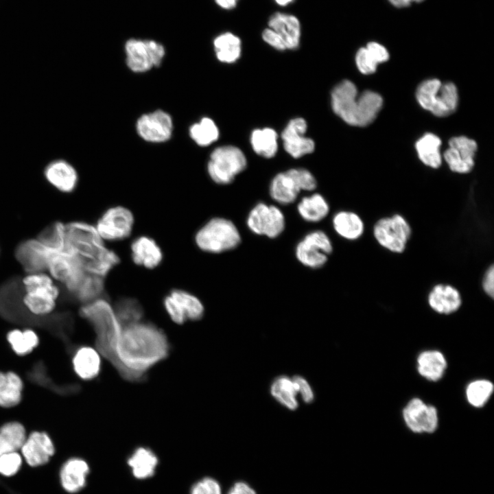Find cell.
<instances>
[{"label":"cell","instance_id":"28","mask_svg":"<svg viewBox=\"0 0 494 494\" xmlns=\"http://www.w3.org/2000/svg\"><path fill=\"white\" fill-rule=\"evenodd\" d=\"M127 462L136 478L145 479L154 475L158 459L150 448L139 447L128 458Z\"/></svg>","mask_w":494,"mask_h":494},{"label":"cell","instance_id":"27","mask_svg":"<svg viewBox=\"0 0 494 494\" xmlns=\"http://www.w3.org/2000/svg\"><path fill=\"white\" fill-rule=\"evenodd\" d=\"M89 467L86 461L74 458L67 461L60 471V480L63 488L69 493H76L86 484Z\"/></svg>","mask_w":494,"mask_h":494},{"label":"cell","instance_id":"29","mask_svg":"<svg viewBox=\"0 0 494 494\" xmlns=\"http://www.w3.org/2000/svg\"><path fill=\"white\" fill-rule=\"evenodd\" d=\"M332 223L336 232L348 240L357 239L364 231V224L362 218L351 211L338 212L333 216Z\"/></svg>","mask_w":494,"mask_h":494},{"label":"cell","instance_id":"52","mask_svg":"<svg viewBox=\"0 0 494 494\" xmlns=\"http://www.w3.org/2000/svg\"><path fill=\"white\" fill-rule=\"evenodd\" d=\"M390 2L396 7H406L410 3L408 0H389Z\"/></svg>","mask_w":494,"mask_h":494},{"label":"cell","instance_id":"32","mask_svg":"<svg viewBox=\"0 0 494 494\" xmlns=\"http://www.w3.org/2000/svg\"><path fill=\"white\" fill-rule=\"evenodd\" d=\"M24 426L16 421L8 422L0 427V457L21 449L25 438Z\"/></svg>","mask_w":494,"mask_h":494},{"label":"cell","instance_id":"48","mask_svg":"<svg viewBox=\"0 0 494 494\" xmlns=\"http://www.w3.org/2000/svg\"><path fill=\"white\" fill-rule=\"evenodd\" d=\"M366 48L378 64L386 62L389 58V54L386 49L377 43H369Z\"/></svg>","mask_w":494,"mask_h":494},{"label":"cell","instance_id":"4","mask_svg":"<svg viewBox=\"0 0 494 494\" xmlns=\"http://www.w3.org/2000/svg\"><path fill=\"white\" fill-rule=\"evenodd\" d=\"M331 98L333 112L353 126H366L372 123L383 105L382 97L378 93L365 91L359 94L355 85L347 80L333 88Z\"/></svg>","mask_w":494,"mask_h":494},{"label":"cell","instance_id":"35","mask_svg":"<svg viewBox=\"0 0 494 494\" xmlns=\"http://www.w3.org/2000/svg\"><path fill=\"white\" fill-rule=\"evenodd\" d=\"M297 209L301 217L305 221L317 222L328 215L329 206L322 196L314 193L304 197L298 204Z\"/></svg>","mask_w":494,"mask_h":494},{"label":"cell","instance_id":"43","mask_svg":"<svg viewBox=\"0 0 494 494\" xmlns=\"http://www.w3.org/2000/svg\"><path fill=\"white\" fill-rule=\"evenodd\" d=\"M22 463L21 455L16 451L4 454L0 457V473L10 476L16 473Z\"/></svg>","mask_w":494,"mask_h":494},{"label":"cell","instance_id":"12","mask_svg":"<svg viewBox=\"0 0 494 494\" xmlns=\"http://www.w3.org/2000/svg\"><path fill=\"white\" fill-rule=\"evenodd\" d=\"M412 233L409 223L401 215L379 220L373 227V234L380 246L392 252L401 253Z\"/></svg>","mask_w":494,"mask_h":494},{"label":"cell","instance_id":"49","mask_svg":"<svg viewBox=\"0 0 494 494\" xmlns=\"http://www.w3.org/2000/svg\"><path fill=\"white\" fill-rule=\"evenodd\" d=\"M482 288L484 292L493 298L494 296V267L491 265L486 270L482 280Z\"/></svg>","mask_w":494,"mask_h":494},{"label":"cell","instance_id":"17","mask_svg":"<svg viewBox=\"0 0 494 494\" xmlns=\"http://www.w3.org/2000/svg\"><path fill=\"white\" fill-rule=\"evenodd\" d=\"M477 144L473 139L460 136L451 138L444 158L450 169L459 174L471 172L474 165L473 158Z\"/></svg>","mask_w":494,"mask_h":494},{"label":"cell","instance_id":"10","mask_svg":"<svg viewBox=\"0 0 494 494\" xmlns=\"http://www.w3.org/2000/svg\"><path fill=\"white\" fill-rule=\"evenodd\" d=\"M246 165V158L239 148L233 145H224L212 152L207 171L215 183L227 185L244 170Z\"/></svg>","mask_w":494,"mask_h":494},{"label":"cell","instance_id":"37","mask_svg":"<svg viewBox=\"0 0 494 494\" xmlns=\"http://www.w3.org/2000/svg\"><path fill=\"white\" fill-rule=\"evenodd\" d=\"M113 307L122 327L141 321L144 314L143 306L133 297L119 298Z\"/></svg>","mask_w":494,"mask_h":494},{"label":"cell","instance_id":"2","mask_svg":"<svg viewBox=\"0 0 494 494\" xmlns=\"http://www.w3.org/2000/svg\"><path fill=\"white\" fill-rule=\"evenodd\" d=\"M64 250L86 272L105 279L121 261L119 255L99 235L94 224L84 221L66 224Z\"/></svg>","mask_w":494,"mask_h":494},{"label":"cell","instance_id":"1","mask_svg":"<svg viewBox=\"0 0 494 494\" xmlns=\"http://www.w3.org/2000/svg\"><path fill=\"white\" fill-rule=\"evenodd\" d=\"M170 344L164 331L142 320L122 327L117 346V357L128 374L130 382L142 381L147 371L164 360Z\"/></svg>","mask_w":494,"mask_h":494},{"label":"cell","instance_id":"50","mask_svg":"<svg viewBox=\"0 0 494 494\" xmlns=\"http://www.w3.org/2000/svg\"><path fill=\"white\" fill-rule=\"evenodd\" d=\"M227 494H257V493L248 483L238 481L230 488Z\"/></svg>","mask_w":494,"mask_h":494},{"label":"cell","instance_id":"19","mask_svg":"<svg viewBox=\"0 0 494 494\" xmlns=\"http://www.w3.org/2000/svg\"><path fill=\"white\" fill-rule=\"evenodd\" d=\"M407 426L416 433H432L438 426V414L434 406L425 404L419 399H412L403 411Z\"/></svg>","mask_w":494,"mask_h":494},{"label":"cell","instance_id":"47","mask_svg":"<svg viewBox=\"0 0 494 494\" xmlns=\"http://www.w3.org/2000/svg\"><path fill=\"white\" fill-rule=\"evenodd\" d=\"M262 38L266 43L277 50L283 51L286 49L281 37L269 27L263 31Z\"/></svg>","mask_w":494,"mask_h":494},{"label":"cell","instance_id":"15","mask_svg":"<svg viewBox=\"0 0 494 494\" xmlns=\"http://www.w3.org/2000/svg\"><path fill=\"white\" fill-rule=\"evenodd\" d=\"M247 225L254 233L269 238L278 237L285 228V217L277 207L258 203L250 211Z\"/></svg>","mask_w":494,"mask_h":494},{"label":"cell","instance_id":"51","mask_svg":"<svg viewBox=\"0 0 494 494\" xmlns=\"http://www.w3.org/2000/svg\"><path fill=\"white\" fill-rule=\"evenodd\" d=\"M238 0H215V3L220 8L225 10H231L234 8Z\"/></svg>","mask_w":494,"mask_h":494},{"label":"cell","instance_id":"30","mask_svg":"<svg viewBox=\"0 0 494 494\" xmlns=\"http://www.w3.org/2000/svg\"><path fill=\"white\" fill-rule=\"evenodd\" d=\"M23 384L15 373L0 372V406L11 408L21 400Z\"/></svg>","mask_w":494,"mask_h":494},{"label":"cell","instance_id":"53","mask_svg":"<svg viewBox=\"0 0 494 494\" xmlns=\"http://www.w3.org/2000/svg\"><path fill=\"white\" fill-rule=\"evenodd\" d=\"M279 5H287V4L292 2L294 0H274Z\"/></svg>","mask_w":494,"mask_h":494},{"label":"cell","instance_id":"22","mask_svg":"<svg viewBox=\"0 0 494 494\" xmlns=\"http://www.w3.org/2000/svg\"><path fill=\"white\" fill-rule=\"evenodd\" d=\"M21 450L26 462L30 466L36 467L48 462L55 449L46 433L36 431L26 437Z\"/></svg>","mask_w":494,"mask_h":494},{"label":"cell","instance_id":"33","mask_svg":"<svg viewBox=\"0 0 494 494\" xmlns=\"http://www.w3.org/2000/svg\"><path fill=\"white\" fill-rule=\"evenodd\" d=\"M213 46L216 57L220 62L233 63L241 56V40L233 33L225 32L217 36L214 39Z\"/></svg>","mask_w":494,"mask_h":494},{"label":"cell","instance_id":"5","mask_svg":"<svg viewBox=\"0 0 494 494\" xmlns=\"http://www.w3.org/2000/svg\"><path fill=\"white\" fill-rule=\"evenodd\" d=\"M22 303L33 315L51 313L60 295V288L47 272L26 273L21 280Z\"/></svg>","mask_w":494,"mask_h":494},{"label":"cell","instance_id":"38","mask_svg":"<svg viewBox=\"0 0 494 494\" xmlns=\"http://www.w3.org/2000/svg\"><path fill=\"white\" fill-rule=\"evenodd\" d=\"M277 134L270 128L256 129L250 136V143L256 154L264 158L274 156L277 152Z\"/></svg>","mask_w":494,"mask_h":494},{"label":"cell","instance_id":"34","mask_svg":"<svg viewBox=\"0 0 494 494\" xmlns=\"http://www.w3.org/2000/svg\"><path fill=\"white\" fill-rule=\"evenodd\" d=\"M270 394L280 404L290 410H295L298 406L296 385L292 379L287 376H279L274 379L270 386Z\"/></svg>","mask_w":494,"mask_h":494},{"label":"cell","instance_id":"45","mask_svg":"<svg viewBox=\"0 0 494 494\" xmlns=\"http://www.w3.org/2000/svg\"><path fill=\"white\" fill-rule=\"evenodd\" d=\"M191 494H222V489L216 480L207 477L193 485Z\"/></svg>","mask_w":494,"mask_h":494},{"label":"cell","instance_id":"6","mask_svg":"<svg viewBox=\"0 0 494 494\" xmlns=\"http://www.w3.org/2000/svg\"><path fill=\"white\" fill-rule=\"evenodd\" d=\"M194 243L208 253H221L236 248L241 242L238 229L233 222L224 217H213L196 232Z\"/></svg>","mask_w":494,"mask_h":494},{"label":"cell","instance_id":"41","mask_svg":"<svg viewBox=\"0 0 494 494\" xmlns=\"http://www.w3.org/2000/svg\"><path fill=\"white\" fill-rule=\"evenodd\" d=\"M37 238L54 250H62L65 246L66 223L56 222L42 231Z\"/></svg>","mask_w":494,"mask_h":494},{"label":"cell","instance_id":"8","mask_svg":"<svg viewBox=\"0 0 494 494\" xmlns=\"http://www.w3.org/2000/svg\"><path fill=\"white\" fill-rule=\"evenodd\" d=\"M134 222V215L130 209L123 205H113L100 214L94 226L106 243L118 242L131 236Z\"/></svg>","mask_w":494,"mask_h":494},{"label":"cell","instance_id":"39","mask_svg":"<svg viewBox=\"0 0 494 494\" xmlns=\"http://www.w3.org/2000/svg\"><path fill=\"white\" fill-rule=\"evenodd\" d=\"M7 340L13 351L19 355H25L32 351L39 342L36 333L30 329H15L7 334Z\"/></svg>","mask_w":494,"mask_h":494},{"label":"cell","instance_id":"24","mask_svg":"<svg viewBox=\"0 0 494 494\" xmlns=\"http://www.w3.org/2000/svg\"><path fill=\"white\" fill-rule=\"evenodd\" d=\"M97 350L90 346H82L74 353L72 366L75 373L83 380L96 378L101 370V357Z\"/></svg>","mask_w":494,"mask_h":494},{"label":"cell","instance_id":"44","mask_svg":"<svg viewBox=\"0 0 494 494\" xmlns=\"http://www.w3.org/2000/svg\"><path fill=\"white\" fill-rule=\"evenodd\" d=\"M355 62L359 71L365 75L373 73L378 64L366 47L358 50L355 56Z\"/></svg>","mask_w":494,"mask_h":494},{"label":"cell","instance_id":"14","mask_svg":"<svg viewBox=\"0 0 494 494\" xmlns=\"http://www.w3.org/2000/svg\"><path fill=\"white\" fill-rule=\"evenodd\" d=\"M333 246L327 235L322 231L306 235L296 247V257L303 265L311 268L323 266L331 253Z\"/></svg>","mask_w":494,"mask_h":494},{"label":"cell","instance_id":"13","mask_svg":"<svg viewBox=\"0 0 494 494\" xmlns=\"http://www.w3.org/2000/svg\"><path fill=\"white\" fill-rule=\"evenodd\" d=\"M126 64L136 73L150 70L161 64L165 54L163 45L153 40L131 38L125 44Z\"/></svg>","mask_w":494,"mask_h":494},{"label":"cell","instance_id":"36","mask_svg":"<svg viewBox=\"0 0 494 494\" xmlns=\"http://www.w3.org/2000/svg\"><path fill=\"white\" fill-rule=\"evenodd\" d=\"M440 145L441 141L436 135L432 133L424 134L415 145L420 160L425 165L432 168L439 167L442 163Z\"/></svg>","mask_w":494,"mask_h":494},{"label":"cell","instance_id":"23","mask_svg":"<svg viewBox=\"0 0 494 494\" xmlns=\"http://www.w3.org/2000/svg\"><path fill=\"white\" fill-rule=\"evenodd\" d=\"M268 27L281 37L286 49H295L298 47L301 28L299 20L294 15L275 12L268 20Z\"/></svg>","mask_w":494,"mask_h":494},{"label":"cell","instance_id":"18","mask_svg":"<svg viewBox=\"0 0 494 494\" xmlns=\"http://www.w3.org/2000/svg\"><path fill=\"white\" fill-rule=\"evenodd\" d=\"M52 250L36 237L20 243L16 248L15 257L25 273L46 272Z\"/></svg>","mask_w":494,"mask_h":494},{"label":"cell","instance_id":"20","mask_svg":"<svg viewBox=\"0 0 494 494\" xmlns=\"http://www.w3.org/2000/svg\"><path fill=\"white\" fill-rule=\"evenodd\" d=\"M307 125L301 117L289 121L281 133L285 150L293 158H298L314 152V141L304 134Z\"/></svg>","mask_w":494,"mask_h":494},{"label":"cell","instance_id":"26","mask_svg":"<svg viewBox=\"0 0 494 494\" xmlns=\"http://www.w3.org/2000/svg\"><path fill=\"white\" fill-rule=\"evenodd\" d=\"M45 176L53 187L63 193L72 192L78 181L76 170L64 161L50 163L45 169Z\"/></svg>","mask_w":494,"mask_h":494},{"label":"cell","instance_id":"11","mask_svg":"<svg viewBox=\"0 0 494 494\" xmlns=\"http://www.w3.org/2000/svg\"><path fill=\"white\" fill-rule=\"evenodd\" d=\"M163 305L169 318L177 325H183L187 320H199L204 314V307L200 298L181 288L171 290L164 296Z\"/></svg>","mask_w":494,"mask_h":494},{"label":"cell","instance_id":"46","mask_svg":"<svg viewBox=\"0 0 494 494\" xmlns=\"http://www.w3.org/2000/svg\"><path fill=\"white\" fill-rule=\"evenodd\" d=\"M292 379L296 385L297 392L301 394L303 401L306 403H311L314 399V394L307 381L298 375L294 376Z\"/></svg>","mask_w":494,"mask_h":494},{"label":"cell","instance_id":"3","mask_svg":"<svg viewBox=\"0 0 494 494\" xmlns=\"http://www.w3.org/2000/svg\"><path fill=\"white\" fill-rule=\"evenodd\" d=\"M79 314L92 326L96 335L95 349L99 354L113 365L123 379L130 381L128 374L117 357V346L122 327L113 305L102 296L82 304Z\"/></svg>","mask_w":494,"mask_h":494},{"label":"cell","instance_id":"21","mask_svg":"<svg viewBox=\"0 0 494 494\" xmlns=\"http://www.w3.org/2000/svg\"><path fill=\"white\" fill-rule=\"evenodd\" d=\"M130 255L133 263L148 270L158 268L164 258L163 251L158 242L145 235H139L132 240Z\"/></svg>","mask_w":494,"mask_h":494},{"label":"cell","instance_id":"16","mask_svg":"<svg viewBox=\"0 0 494 494\" xmlns=\"http://www.w3.org/2000/svg\"><path fill=\"white\" fill-rule=\"evenodd\" d=\"M136 126L137 131L142 139L149 142L161 143L170 139L173 122L168 113L157 110L140 117Z\"/></svg>","mask_w":494,"mask_h":494},{"label":"cell","instance_id":"40","mask_svg":"<svg viewBox=\"0 0 494 494\" xmlns=\"http://www.w3.org/2000/svg\"><path fill=\"white\" fill-rule=\"evenodd\" d=\"M189 134L198 145L207 146L218 139L219 130L211 119L204 117L190 127Z\"/></svg>","mask_w":494,"mask_h":494},{"label":"cell","instance_id":"7","mask_svg":"<svg viewBox=\"0 0 494 494\" xmlns=\"http://www.w3.org/2000/svg\"><path fill=\"white\" fill-rule=\"evenodd\" d=\"M416 97L424 109L438 117H445L453 113L458 102L455 84L451 82L442 83L438 79L421 82L416 89Z\"/></svg>","mask_w":494,"mask_h":494},{"label":"cell","instance_id":"9","mask_svg":"<svg viewBox=\"0 0 494 494\" xmlns=\"http://www.w3.org/2000/svg\"><path fill=\"white\" fill-rule=\"evenodd\" d=\"M316 187L313 174L305 169H291L279 173L272 179L270 194L276 202L282 204L294 202L301 190L312 191Z\"/></svg>","mask_w":494,"mask_h":494},{"label":"cell","instance_id":"31","mask_svg":"<svg viewBox=\"0 0 494 494\" xmlns=\"http://www.w3.org/2000/svg\"><path fill=\"white\" fill-rule=\"evenodd\" d=\"M418 371L423 377L431 380H439L447 367L444 355L437 351H427L421 353L417 359Z\"/></svg>","mask_w":494,"mask_h":494},{"label":"cell","instance_id":"42","mask_svg":"<svg viewBox=\"0 0 494 494\" xmlns=\"http://www.w3.org/2000/svg\"><path fill=\"white\" fill-rule=\"evenodd\" d=\"M493 391V384L485 379L475 380L470 383L466 390L469 403L474 407H481L489 400Z\"/></svg>","mask_w":494,"mask_h":494},{"label":"cell","instance_id":"25","mask_svg":"<svg viewBox=\"0 0 494 494\" xmlns=\"http://www.w3.org/2000/svg\"><path fill=\"white\" fill-rule=\"evenodd\" d=\"M428 303L434 311L449 314L456 311L461 306V295L456 287L450 285L438 284L429 293Z\"/></svg>","mask_w":494,"mask_h":494}]
</instances>
